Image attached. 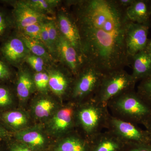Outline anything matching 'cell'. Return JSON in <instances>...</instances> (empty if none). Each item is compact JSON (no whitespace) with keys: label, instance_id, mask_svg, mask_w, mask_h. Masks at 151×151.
I'll return each mask as SVG.
<instances>
[{"label":"cell","instance_id":"obj_1","mask_svg":"<svg viewBox=\"0 0 151 151\" xmlns=\"http://www.w3.org/2000/svg\"><path fill=\"white\" fill-rule=\"evenodd\" d=\"M81 37L84 64L103 74L131 65L126 34L130 21L117 0L67 2Z\"/></svg>","mask_w":151,"mask_h":151},{"label":"cell","instance_id":"obj_2","mask_svg":"<svg viewBox=\"0 0 151 151\" xmlns=\"http://www.w3.org/2000/svg\"><path fill=\"white\" fill-rule=\"evenodd\" d=\"M111 116L122 121L143 125L151 118V108L134 90L125 92L108 101Z\"/></svg>","mask_w":151,"mask_h":151},{"label":"cell","instance_id":"obj_3","mask_svg":"<svg viewBox=\"0 0 151 151\" xmlns=\"http://www.w3.org/2000/svg\"><path fill=\"white\" fill-rule=\"evenodd\" d=\"M110 114L107 105L94 99L76 105V127L89 142L106 129Z\"/></svg>","mask_w":151,"mask_h":151},{"label":"cell","instance_id":"obj_4","mask_svg":"<svg viewBox=\"0 0 151 151\" xmlns=\"http://www.w3.org/2000/svg\"><path fill=\"white\" fill-rule=\"evenodd\" d=\"M104 75L94 66L84 64L75 76L70 102L78 105L93 99Z\"/></svg>","mask_w":151,"mask_h":151},{"label":"cell","instance_id":"obj_5","mask_svg":"<svg viewBox=\"0 0 151 151\" xmlns=\"http://www.w3.org/2000/svg\"><path fill=\"white\" fill-rule=\"evenodd\" d=\"M137 81L124 69L105 74L93 99L107 105L109 100L127 92L134 90Z\"/></svg>","mask_w":151,"mask_h":151},{"label":"cell","instance_id":"obj_6","mask_svg":"<svg viewBox=\"0 0 151 151\" xmlns=\"http://www.w3.org/2000/svg\"><path fill=\"white\" fill-rule=\"evenodd\" d=\"M106 129L116 135L125 145L151 143L150 137L147 130L142 129L137 124L115 118L111 114Z\"/></svg>","mask_w":151,"mask_h":151},{"label":"cell","instance_id":"obj_7","mask_svg":"<svg viewBox=\"0 0 151 151\" xmlns=\"http://www.w3.org/2000/svg\"><path fill=\"white\" fill-rule=\"evenodd\" d=\"M76 105L69 102L60 107L49 119L47 129L52 134L63 136L74 131L76 127Z\"/></svg>","mask_w":151,"mask_h":151},{"label":"cell","instance_id":"obj_8","mask_svg":"<svg viewBox=\"0 0 151 151\" xmlns=\"http://www.w3.org/2000/svg\"><path fill=\"white\" fill-rule=\"evenodd\" d=\"M49 75V88L60 98L69 99L75 76L66 67H50L47 69Z\"/></svg>","mask_w":151,"mask_h":151},{"label":"cell","instance_id":"obj_9","mask_svg":"<svg viewBox=\"0 0 151 151\" xmlns=\"http://www.w3.org/2000/svg\"><path fill=\"white\" fill-rule=\"evenodd\" d=\"M56 19L60 33L72 45L83 61L81 37L72 14L70 12L63 10L58 13Z\"/></svg>","mask_w":151,"mask_h":151},{"label":"cell","instance_id":"obj_10","mask_svg":"<svg viewBox=\"0 0 151 151\" xmlns=\"http://www.w3.org/2000/svg\"><path fill=\"white\" fill-rule=\"evenodd\" d=\"M14 25L21 32L23 29L36 23H41L50 19L47 16L38 12L24 1H16L12 4Z\"/></svg>","mask_w":151,"mask_h":151},{"label":"cell","instance_id":"obj_11","mask_svg":"<svg viewBox=\"0 0 151 151\" xmlns=\"http://www.w3.org/2000/svg\"><path fill=\"white\" fill-rule=\"evenodd\" d=\"M57 60L70 70L74 76L84 65L83 60L73 46L59 32L56 45Z\"/></svg>","mask_w":151,"mask_h":151},{"label":"cell","instance_id":"obj_12","mask_svg":"<svg viewBox=\"0 0 151 151\" xmlns=\"http://www.w3.org/2000/svg\"><path fill=\"white\" fill-rule=\"evenodd\" d=\"M150 26L131 22L127 27L126 44L127 52L130 58L145 49Z\"/></svg>","mask_w":151,"mask_h":151},{"label":"cell","instance_id":"obj_13","mask_svg":"<svg viewBox=\"0 0 151 151\" xmlns=\"http://www.w3.org/2000/svg\"><path fill=\"white\" fill-rule=\"evenodd\" d=\"M0 51L6 62L15 66L25 61L30 53L19 36L8 38L1 45Z\"/></svg>","mask_w":151,"mask_h":151},{"label":"cell","instance_id":"obj_14","mask_svg":"<svg viewBox=\"0 0 151 151\" xmlns=\"http://www.w3.org/2000/svg\"><path fill=\"white\" fill-rule=\"evenodd\" d=\"M15 137L33 151H47L49 148L48 139L39 129L25 128L16 132Z\"/></svg>","mask_w":151,"mask_h":151},{"label":"cell","instance_id":"obj_15","mask_svg":"<svg viewBox=\"0 0 151 151\" xmlns=\"http://www.w3.org/2000/svg\"><path fill=\"white\" fill-rule=\"evenodd\" d=\"M125 145L109 131L101 132L90 142L89 151H123Z\"/></svg>","mask_w":151,"mask_h":151},{"label":"cell","instance_id":"obj_16","mask_svg":"<svg viewBox=\"0 0 151 151\" xmlns=\"http://www.w3.org/2000/svg\"><path fill=\"white\" fill-rule=\"evenodd\" d=\"M131 74L137 82L151 77V56L146 49L131 58Z\"/></svg>","mask_w":151,"mask_h":151},{"label":"cell","instance_id":"obj_17","mask_svg":"<svg viewBox=\"0 0 151 151\" xmlns=\"http://www.w3.org/2000/svg\"><path fill=\"white\" fill-rule=\"evenodd\" d=\"M90 142L75 130L63 137L51 151H89Z\"/></svg>","mask_w":151,"mask_h":151},{"label":"cell","instance_id":"obj_18","mask_svg":"<svg viewBox=\"0 0 151 151\" xmlns=\"http://www.w3.org/2000/svg\"><path fill=\"white\" fill-rule=\"evenodd\" d=\"M126 12L130 21L150 26L151 14L149 0H134L126 9Z\"/></svg>","mask_w":151,"mask_h":151},{"label":"cell","instance_id":"obj_19","mask_svg":"<svg viewBox=\"0 0 151 151\" xmlns=\"http://www.w3.org/2000/svg\"><path fill=\"white\" fill-rule=\"evenodd\" d=\"M35 90L33 75L27 68L20 69L16 83L17 93L19 100L23 102L27 101Z\"/></svg>","mask_w":151,"mask_h":151},{"label":"cell","instance_id":"obj_20","mask_svg":"<svg viewBox=\"0 0 151 151\" xmlns=\"http://www.w3.org/2000/svg\"><path fill=\"white\" fill-rule=\"evenodd\" d=\"M35 100L32 106V112L36 119L39 120L49 119L59 108L52 98L42 94Z\"/></svg>","mask_w":151,"mask_h":151},{"label":"cell","instance_id":"obj_21","mask_svg":"<svg viewBox=\"0 0 151 151\" xmlns=\"http://www.w3.org/2000/svg\"><path fill=\"white\" fill-rule=\"evenodd\" d=\"M19 37L31 53L43 58L50 65L53 62L54 58L40 41L36 40L21 33Z\"/></svg>","mask_w":151,"mask_h":151},{"label":"cell","instance_id":"obj_22","mask_svg":"<svg viewBox=\"0 0 151 151\" xmlns=\"http://www.w3.org/2000/svg\"><path fill=\"white\" fill-rule=\"evenodd\" d=\"M3 121L17 132L27 128L29 118L24 112L20 111H6L2 114Z\"/></svg>","mask_w":151,"mask_h":151},{"label":"cell","instance_id":"obj_23","mask_svg":"<svg viewBox=\"0 0 151 151\" xmlns=\"http://www.w3.org/2000/svg\"><path fill=\"white\" fill-rule=\"evenodd\" d=\"M26 4L38 12L47 16L53 14V9L60 1L56 0H25Z\"/></svg>","mask_w":151,"mask_h":151},{"label":"cell","instance_id":"obj_24","mask_svg":"<svg viewBox=\"0 0 151 151\" xmlns=\"http://www.w3.org/2000/svg\"><path fill=\"white\" fill-rule=\"evenodd\" d=\"M33 79L36 89L42 94H47L49 89V75L47 70L35 73Z\"/></svg>","mask_w":151,"mask_h":151},{"label":"cell","instance_id":"obj_25","mask_svg":"<svg viewBox=\"0 0 151 151\" xmlns=\"http://www.w3.org/2000/svg\"><path fill=\"white\" fill-rule=\"evenodd\" d=\"M137 92L151 108V76L140 81Z\"/></svg>","mask_w":151,"mask_h":151},{"label":"cell","instance_id":"obj_26","mask_svg":"<svg viewBox=\"0 0 151 151\" xmlns=\"http://www.w3.org/2000/svg\"><path fill=\"white\" fill-rule=\"evenodd\" d=\"M45 22L48 31L50 40L51 42L52 46L55 51L57 56L56 45L59 37V32L57 25L56 21H55L53 19H51L47 20Z\"/></svg>","mask_w":151,"mask_h":151},{"label":"cell","instance_id":"obj_27","mask_svg":"<svg viewBox=\"0 0 151 151\" xmlns=\"http://www.w3.org/2000/svg\"><path fill=\"white\" fill-rule=\"evenodd\" d=\"M25 61L27 63L36 73L42 72L46 70L45 66L47 64L43 58L36 56L31 52L27 57Z\"/></svg>","mask_w":151,"mask_h":151},{"label":"cell","instance_id":"obj_28","mask_svg":"<svg viewBox=\"0 0 151 151\" xmlns=\"http://www.w3.org/2000/svg\"><path fill=\"white\" fill-rule=\"evenodd\" d=\"M13 25L12 18H11L5 12L0 9V40L6 35Z\"/></svg>","mask_w":151,"mask_h":151},{"label":"cell","instance_id":"obj_29","mask_svg":"<svg viewBox=\"0 0 151 151\" xmlns=\"http://www.w3.org/2000/svg\"><path fill=\"white\" fill-rule=\"evenodd\" d=\"M13 103L12 95L9 89L5 86L0 85V110L9 108Z\"/></svg>","mask_w":151,"mask_h":151},{"label":"cell","instance_id":"obj_30","mask_svg":"<svg viewBox=\"0 0 151 151\" xmlns=\"http://www.w3.org/2000/svg\"><path fill=\"white\" fill-rule=\"evenodd\" d=\"M43 23L30 25L24 28L20 32L22 34L33 39L40 41L41 31Z\"/></svg>","mask_w":151,"mask_h":151},{"label":"cell","instance_id":"obj_31","mask_svg":"<svg viewBox=\"0 0 151 151\" xmlns=\"http://www.w3.org/2000/svg\"><path fill=\"white\" fill-rule=\"evenodd\" d=\"M45 22L46 21L43 22L42 25L41 31L40 34V41L48 50L52 56L53 57L54 59H55V58H57L56 53L52 46L51 42L50 40L48 31H47V27Z\"/></svg>","mask_w":151,"mask_h":151},{"label":"cell","instance_id":"obj_32","mask_svg":"<svg viewBox=\"0 0 151 151\" xmlns=\"http://www.w3.org/2000/svg\"><path fill=\"white\" fill-rule=\"evenodd\" d=\"M12 71L8 63L0 59V81L9 80L12 76Z\"/></svg>","mask_w":151,"mask_h":151},{"label":"cell","instance_id":"obj_33","mask_svg":"<svg viewBox=\"0 0 151 151\" xmlns=\"http://www.w3.org/2000/svg\"><path fill=\"white\" fill-rule=\"evenodd\" d=\"M123 151H151V143L127 145Z\"/></svg>","mask_w":151,"mask_h":151},{"label":"cell","instance_id":"obj_34","mask_svg":"<svg viewBox=\"0 0 151 151\" xmlns=\"http://www.w3.org/2000/svg\"><path fill=\"white\" fill-rule=\"evenodd\" d=\"M8 151H33L27 146L17 141L10 144L8 148Z\"/></svg>","mask_w":151,"mask_h":151},{"label":"cell","instance_id":"obj_35","mask_svg":"<svg viewBox=\"0 0 151 151\" xmlns=\"http://www.w3.org/2000/svg\"><path fill=\"white\" fill-rule=\"evenodd\" d=\"M134 0H117L118 4L122 8H128L134 2Z\"/></svg>","mask_w":151,"mask_h":151},{"label":"cell","instance_id":"obj_36","mask_svg":"<svg viewBox=\"0 0 151 151\" xmlns=\"http://www.w3.org/2000/svg\"><path fill=\"white\" fill-rule=\"evenodd\" d=\"M9 137V132L0 125V140L6 139Z\"/></svg>","mask_w":151,"mask_h":151},{"label":"cell","instance_id":"obj_37","mask_svg":"<svg viewBox=\"0 0 151 151\" xmlns=\"http://www.w3.org/2000/svg\"><path fill=\"white\" fill-rule=\"evenodd\" d=\"M143 125L145 128V129L148 132L151 139V118L145 122Z\"/></svg>","mask_w":151,"mask_h":151},{"label":"cell","instance_id":"obj_38","mask_svg":"<svg viewBox=\"0 0 151 151\" xmlns=\"http://www.w3.org/2000/svg\"><path fill=\"white\" fill-rule=\"evenodd\" d=\"M145 49L151 56V39H149Z\"/></svg>","mask_w":151,"mask_h":151},{"label":"cell","instance_id":"obj_39","mask_svg":"<svg viewBox=\"0 0 151 151\" xmlns=\"http://www.w3.org/2000/svg\"><path fill=\"white\" fill-rule=\"evenodd\" d=\"M149 4H150V11L151 14V0H149Z\"/></svg>","mask_w":151,"mask_h":151},{"label":"cell","instance_id":"obj_40","mask_svg":"<svg viewBox=\"0 0 151 151\" xmlns=\"http://www.w3.org/2000/svg\"><path fill=\"white\" fill-rule=\"evenodd\" d=\"M0 151H2L1 150V149H0Z\"/></svg>","mask_w":151,"mask_h":151}]
</instances>
